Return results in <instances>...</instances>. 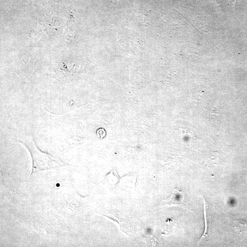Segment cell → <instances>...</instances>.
Instances as JSON below:
<instances>
[{"instance_id":"6da1fadb","label":"cell","mask_w":247,"mask_h":247,"mask_svg":"<svg viewBox=\"0 0 247 247\" xmlns=\"http://www.w3.org/2000/svg\"><path fill=\"white\" fill-rule=\"evenodd\" d=\"M20 142L28 149L31 153L33 159L32 172L54 169L67 165L57 157L41 151L32 137L24 138L23 141Z\"/></svg>"},{"instance_id":"7a4b0ae2","label":"cell","mask_w":247,"mask_h":247,"mask_svg":"<svg viewBox=\"0 0 247 247\" xmlns=\"http://www.w3.org/2000/svg\"><path fill=\"white\" fill-rule=\"evenodd\" d=\"M234 222L237 231H240V233L247 232V220H236Z\"/></svg>"},{"instance_id":"3957f363","label":"cell","mask_w":247,"mask_h":247,"mask_svg":"<svg viewBox=\"0 0 247 247\" xmlns=\"http://www.w3.org/2000/svg\"><path fill=\"white\" fill-rule=\"evenodd\" d=\"M151 232H152V231H151L150 228H148L147 229H146V233H148V234H150V233H151Z\"/></svg>"}]
</instances>
